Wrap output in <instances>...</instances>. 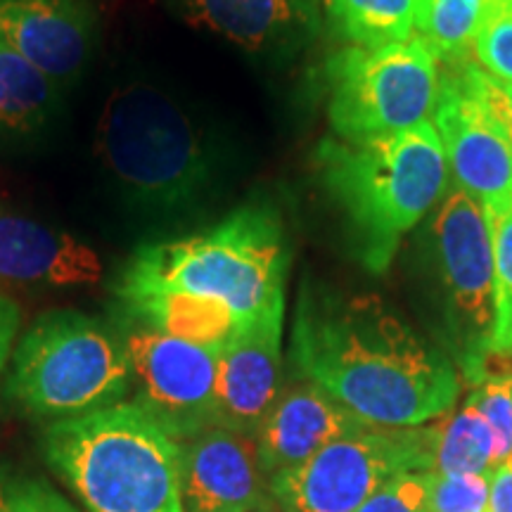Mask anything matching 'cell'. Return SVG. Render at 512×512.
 <instances>
[{
  "label": "cell",
  "mask_w": 512,
  "mask_h": 512,
  "mask_svg": "<svg viewBox=\"0 0 512 512\" xmlns=\"http://www.w3.org/2000/svg\"><path fill=\"white\" fill-rule=\"evenodd\" d=\"M294 377L375 427H420L456 406L460 373L375 294L304 287L292 323Z\"/></svg>",
  "instance_id": "6da1fadb"
},
{
  "label": "cell",
  "mask_w": 512,
  "mask_h": 512,
  "mask_svg": "<svg viewBox=\"0 0 512 512\" xmlns=\"http://www.w3.org/2000/svg\"><path fill=\"white\" fill-rule=\"evenodd\" d=\"M313 164L347 214L358 256L373 273L387 271L403 235L437 207L448 183L444 145L432 121L363 143L325 138Z\"/></svg>",
  "instance_id": "7a4b0ae2"
},
{
  "label": "cell",
  "mask_w": 512,
  "mask_h": 512,
  "mask_svg": "<svg viewBox=\"0 0 512 512\" xmlns=\"http://www.w3.org/2000/svg\"><path fill=\"white\" fill-rule=\"evenodd\" d=\"M287 268L285 223L271 204L259 202L200 233L138 247L114 292L176 290L219 299L245 323L285 299Z\"/></svg>",
  "instance_id": "3957f363"
},
{
  "label": "cell",
  "mask_w": 512,
  "mask_h": 512,
  "mask_svg": "<svg viewBox=\"0 0 512 512\" xmlns=\"http://www.w3.org/2000/svg\"><path fill=\"white\" fill-rule=\"evenodd\" d=\"M95 150L124 202L145 216L190 211L214 183L216 164L202 128L150 81H126L107 95Z\"/></svg>",
  "instance_id": "277c9868"
},
{
  "label": "cell",
  "mask_w": 512,
  "mask_h": 512,
  "mask_svg": "<svg viewBox=\"0 0 512 512\" xmlns=\"http://www.w3.org/2000/svg\"><path fill=\"white\" fill-rule=\"evenodd\" d=\"M41 451L81 512H183L178 441L133 401L50 422Z\"/></svg>",
  "instance_id": "5b68a950"
},
{
  "label": "cell",
  "mask_w": 512,
  "mask_h": 512,
  "mask_svg": "<svg viewBox=\"0 0 512 512\" xmlns=\"http://www.w3.org/2000/svg\"><path fill=\"white\" fill-rule=\"evenodd\" d=\"M5 396L48 425L128 401L131 370L117 325L76 309L41 313L15 344Z\"/></svg>",
  "instance_id": "8992f818"
},
{
  "label": "cell",
  "mask_w": 512,
  "mask_h": 512,
  "mask_svg": "<svg viewBox=\"0 0 512 512\" xmlns=\"http://www.w3.org/2000/svg\"><path fill=\"white\" fill-rule=\"evenodd\" d=\"M328 119L344 143H363L432 121L439 95L437 57L422 41L344 48L325 64Z\"/></svg>",
  "instance_id": "52a82bcc"
},
{
  "label": "cell",
  "mask_w": 512,
  "mask_h": 512,
  "mask_svg": "<svg viewBox=\"0 0 512 512\" xmlns=\"http://www.w3.org/2000/svg\"><path fill=\"white\" fill-rule=\"evenodd\" d=\"M446 337L458 373L482 384L496 325L494 252L484 207L465 190H446L427 228Z\"/></svg>",
  "instance_id": "ba28073f"
},
{
  "label": "cell",
  "mask_w": 512,
  "mask_h": 512,
  "mask_svg": "<svg viewBox=\"0 0 512 512\" xmlns=\"http://www.w3.org/2000/svg\"><path fill=\"white\" fill-rule=\"evenodd\" d=\"M434 425L368 427L268 479L280 512H358L389 479L432 472Z\"/></svg>",
  "instance_id": "9c48e42d"
},
{
  "label": "cell",
  "mask_w": 512,
  "mask_h": 512,
  "mask_svg": "<svg viewBox=\"0 0 512 512\" xmlns=\"http://www.w3.org/2000/svg\"><path fill=\"white\" fill-rule=\"evenodd\" d=\"M124 339L131 399L174 441L216 427L219 351L166 337L145 325L114 318Z\"/></svg>",
  "instance_id": "30bf717a"
},
{
  "label": "cell",
  "mask_w": 512,
  "mask_h": 512,
  "mask_svg": "<svg viewBox=\"0 0 512 512\" xmlns=\"http://www.w3.org/2000/svg\"><path fill=\"white\" fill-rule=\"evenodd\" d=\"M432 124L458 188L482 207L512 202V131L489 110L463 64L439 79Z\"/></svg>",
  "instance_id": "8fae6325"
},
{
  "label": "cell",
  "mask_w": 512,
  "mask_h": 512,
  "mask_svg": "<svg viewBox=\"0 0 512 512\" xmlns=\"http://www.w3.org/2000/svg\"><path fill=\"white\" fill-rule=\"evenodd\" d=\"M285 299L238 325L219 351L216 427L254 437L283 392Z\"/></svg>",
  "instance_id": "7c38bea8"
},
{
  "label": "cell",
  "mask_w": 512,
  "mask_h": 512,
  "mask_svg": "<svg viewBox=\"0 0 512 512\" xmlns=\"http://www.w3.org/2000/svg\"><path fill=\"white\" fill-rule=\"evenodd\" d=\"M178 467L183 512L271 510L268 479L249 434L209 427L178 441Z\"/></svg>",
  "instance_id": "4fadbf2b"
},
{
  "label": "cell",
  "mask_w": 512,
  "mask_h": 512,
  "mask_svg": "<svg viewBox=\"0 0 512 512\" xmlns=\"http://www.w3.org/2000/svg\"><path fill=\"white\" fill-rule=\"evenodd\" d=\"M98 38L91 0H0V41L67 88L86 72Z\"/></svg>",
  "instance_id": "5bb4252c"
},
{
  "label": "cell",
  "mask_w": 512,
  "mask_h": 512,
  "mask_svg": "<svg viewBox=\"0 0 512 512\" xmlns=\"http://www.w3.org/2000/svg\"><path fill=\"white\" fill-rule=\"evenodd\" d=\"M102 275V256L88 242L19 211L0 209V283L69 290L98 285Z\"/></svg>",
  "instance_id": "9a60e30c"
},
{
  "label": "cell",
  "mask_w": 512,
  "mask_h": 512,
  "mask_svg": "<svg viewBox=\"0 0 512 512\" xmlns=\"http://www.w3.org/2000/svg\"><path fill=\"white\" fill-rule=\"evenodd\" d=\"M368 427L375 425L356 418L316 384L297 377L283 387L271 413L254 434L261 470L266 479H271L306 463L332 441Z\"/></svg>",
  "instance_id": "2e32d148"
},
{
  "label": "cell",
  "mask_w": 512,
  "mask_h": 512,
  "mask_svg": "<svg viewBox=\"0 0 512 512\" xmlns=\"http://www.w3.org/2000/svg\"><path fill=\"white\" fill-rule=\"evenodd\" d=\"M192 27L252 55L290 57L320 29L318 0H171Z\"/></svg>",
  "instance_id": "e0dca14e"
},
{
  "label": "cell",
  "mask_w": 512,
  "mask_h": 512,
  "mask_svg": "<svg viewBox=\"0 0 512 512\" xmlns=\"http://www.w3.org/2000/svg\"><path fill=\"white\" fill-rule=\"evenodd\" d=\"M114 318L131 320L166 337L197 347L221 349L238 330L240 320L219 299L176 290L114 292Z\"/></svg>",
  "instance_id": "ac0fdd59"
},
{
  "label": "cell",
  "mask_w": 512,
  "mask_h": 512,
  "mask_svg": "<svg viewBox=\"0 0 512 512\" xmlns=\"http://www.w3.org/2000/svg\"><path fill=\"white\" fill-rule=\"evenodd\" d=\"M62 88L0 41V133L34 136L55 117Z\"/></svg>",
  "instance_id": "d6986e66"
},
{
  "label": "cell",
  "mask_w": 512,
  "mask_h": 512,
  "mask_svg": "<svg viewBox=\"0 0 512 512\" xmlns=\"http://www.w3.org/2000/svg\"><path fill=\"white\" fill-rule=\"evenodd\" d=\"M496 470L494 434L470 399L456 413L434 422V465L437 475H491Z\"/></svg>",
  "instance_id": "ffe728a7"
},
{
  "label": "cell",
  "mask_w": 512,
  "mask_h": 512,
  "mask_svg": "<svg viewBox=\"0 0 512 512\" xmlns=\"http://www.w3.org/2000/svg\"><path fill=\"white\" fill-rule=\"evenodd\" d=\"M420 0H325L330 22L358 48L408 41L418 22Z\"/></svg>",
  "instance_id": "44dd1931"
},
{
  "label": "cell",
  "mask_w": 512,
  "mask_h": 512,
  "mask_svg": "<svg viewBox=\"0 0 512 512\" xmlns=\"http://www.w3.org/2000/svg\"><path fill=\"white\" fill-rule=\"evenodd\" d=\"M496 3L498 0H420L415 24L434 57L456 67L467 62Z\"/></svg>",
  "instance_id": "7402d4cb"
},
{
  "label": "cell",
  "mask_w": 512,
  "mask_h": 512,
  "mask_svg": "<svg viewBox=\"0 0 512 512\" xmlns=\"http://www.w3.org/2000/svg\"><path fill=\"white\" fill-rule=\"evenodd\" d=\"M494 252L496 325L491 354L512 356V202L503 207H484Z\"/></svg>",
  "instance_id": "603a6c76"
},
{
  "label": "cell",
  "mask_w": 512,
  "mask_h": 512,
  "mask_svg": "<svg viewBox=\"0 0 512 512\" xmlns=\"http://www.w3.org/2000/svg\"><path fill=\"white\" fill-rule=\"evenodd\" d=\"M0 512H81L43 475L0 465Z\"/></svg>",
  "instance_id": "cb8c5ba5"
},
{
  "label": "cell",
  "mask_w": 512,
  "mask_h": 512,
  "mask_svg": "<svg viewBox=\"0 0 512 512\" xmlns=\"http://www.w3.org/2000/svg\"><path fill=\"white\" fill-rule=\"evenodd\" d=\"M470 401L491 427L498 465L512 453V373L486 375V380L472 389Z\"/></svg>",
  "instance_id": "d4e9b609"
},
{
  "label": "cell",
  "mask_w": 512,
  "mask_h": 512,
  "mask_svg": "<svg viewBox=\"0 0 512 512\" xmlns=\"http://www.w3.org/2000/svg\"><path fill=\"white\" fill-rule=\"evenodd\" d=\"M475 53L486 74L512 83V0H498L475 41Z\"/></svg>",
  "instance_id": "484cf974"
},
{
  "label": "cell",
  "mask_w": 512,
  "mask_h": 512,
  "mask_svg": "<svg viewBox=\"0 0 512 512\" xmlns=\"http://www.w3.org/2000/svg\"><path fill=\"white\" fill-rule=\"evenodd\" d=\"M430 512H486L491 475H437L432 472Z\"/></svg>",
  "instance_id": "4316f807"
},
{
  "label": "cell",
  "mask_w": 512,
  "mask_h": 512,
  "mask_svg": "<svg viewBox=\"0 0 512 512\" xmlns=\"http://www.w3.org/2000/svg\"><path fill=\"white\" fill-rule=\"evenodd\" d=\"M432 472H406L389 479L358 512H430Z\"/></svg>",
  "instance_id": "83f0119b"
},
{
  "label": "cell",
  "mask_w": 512,
  "mask_h": 512,
  "mask_svg": "<svg viewBox=\"0 0 512 512\" xmlns=\"http://www.w3.org/2000/svg\"><path fill=\"white\" fill-rule=\"evenodd\" d=\"M19 325H22V311H19V306L10 297L0 294V373L8 368L12 351H15Z\"/></svg>",
  "instance_id": "f1b7e54d"
},
{
  "label": "cell",
  "mask_w": 512,
  "mask_h": 512,
  "mask_svg": "<svg viewBox=\"0 0 512 512\" xmlns=\"http://www.w3.org/2000/svg\"><path fill=\"white\" fill-rule=\"evenodd\" d=\"M486 512H512V453L491 472L489 510Z\"/></svg>",
  "instance_id": "f546056e"
},
{
  "label": "cell",
  "mask_w": 512,
  "mask_h": 512,
  "mask_svg": "<svg viewBox=\"0 0 512 512\" xmlns=\"http://www.w3.org/2000/svg\"><path fill=\"white\" fill-rule=\"evenodd\" d=\"M505 98H508V110H510V119H512V83H503Z\"/></svg>",
  "instance_id": "4dcf8cb0"
},
{
  "label": "cell",
  "mask_w": 512,
  "mask_h": 512,
  "mask_svg": "<svg viewBox=\"0 0 512 512\" xmlns=\"http://www.w3.org/2000/svg\"><path fill=\"white\" fill-rule=\"evenodd\" d=\"M252 512H271V510H252Z\"/></svg>",
  "instance_id": "1f68e13d"
}]
</instances>
